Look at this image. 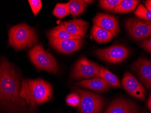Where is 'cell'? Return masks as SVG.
<instances>
[{"label": "cell", "instance_id": "8fae6325", "mask_svg": "<svg viewBox=\"0 0 151 113\" xmlns=\"http://www.w3.org/2000/svg\"><path fill=\"white\" fill-rule=\"evenodd\" d=\"M139 106L126 98H119L113 101L104 113H139Z\"/></svg>", "mask_w": 151, "mask_h": 113}, {"label": "cell", "instance_id": "9a60e30c", "mask_svg": "<svg viewBox=\"0 0 151 113\" xmlns=\"http://www.w3.org/2000/svg\"><path fill=\"white\" fill-rule=\"evenodd\" d=\"M75 85L99 92L105 91L110 87V85L105 80L102 78H95L84 80L77 82L75 83Z\"/></svg>", "mask_w": 151, "mask_h": 113}, {"label": "cell", "instance_id": "ba28073f", "mask_svg": "<svg viewBox=\"0 0 151 113\" xmlns=\"http://www.w3.org/2000/svg\"><path fill=\"white\" fill-rule=\"evenodd\" d=\"M129 53L127 48L117 45L98 49L96 51V55L101 60L106 63H117L126 59Z\"/></svg>", "mask_w": 151, "mask_h": 113}, {"label": "cell", "instance_id": "9c48e42d", "mask_svg": "<svg viewBox=\"0 0 151 113\" xmlns=\"http://www.w3.org/2000/svg\"><path fill=\"white\" fill-rule=\"evenodd\" d=\"M122 85L129 95L142 101H145L146 95L145 88L131 73L125 72L122 79Z\"/></svg>", "mask_w": 151, "mask_h": 113}, {"label": "cell", "instance_id": "4316f807", "mask_svg": "<svg viewBox=\"0 0 151 113\" xmlns=\"http://www.w3.org/2000/svg\"><path fill=\"white\" fill-rule=\"evenodd\" d=\"M147 107L148 109L151 111V95L149 96L148 101H147Z\"/></svg>", "mask_w": 151, "mask_h": 113}, {"label": "cell", "instance_id": "5bb4252c", "mask_svg": "<svg viewBox=\"0 0 151 113\" xmlns=\"http://www.w3.org/2000/svg\"><path fill=\"white\" fill-rule=\"evenodd\" d=\"M62 24L70 34L82 38L85 35L89 26L87 22L81 19L63 22Z\"/></svg>", "mask_w": 151, "mask_h": 113}, {"label": "cell", "instance_id": "484cf974", "mask_svg": "<svg viewBox=\"0 0 151 113\" xmlns=\"http://www.w3.org/2000/svg\"><path fill=\"white\" fill-rule=\"evenodd\" d=\"M140 45L146 51L151 53V37L142 41Z\"/></svg>", "mask_w": 151, "mask_h": 113}, {"label": "cell", "instance_id": "8992f818", "mask_svg": "<svg viewBox=\"0 0 151 113\" xmlns=\"http://www.w3.org/2000/svg\"><path fill=\"white\" fill-rule=\"evenodd\" d=\"M101 67L96 63L82 57L76 63L71 73L74 80L101 78Z\"/></svg>", "mask_w": 151, "mask_h": 113}, {"label": "cell", "instance_id": "7402d4cb", "mask_svg": "<svg viewBox=\"0 0 151 113\" xmlns=\"http://www.w3.org/2000/svg\"><path fill=\"white\" fill-rule=\"evenodd\" d=\"M134 14L139 19L151 22V13L142 4H139Z\"/></svg>", "mask_w": 151, "mask_h": 113}, {"label": "cell", "instance_id": "4fadbf2b", "mask_svg": "<svg viewBox=\"0 0 151 113\" xmlns=\"http://www.w3.org/2000/svg\"><path fill=\"white\" fill-rule=\"evenodd\" d=\"M93 23L95 26L101 27L111 32L114 36H116L118 33V22L113 16L107 14H97L93 19Z\"/></svg>", "mask_w": 151, "mask_h": 113}, {"label": "cell", "instance_id": "ffe728a7", "mask_svg": "<svg viewBox=\"0 0 151 113\" xmlns=\"http://www.w3.org/2000/svg\"><path fill=\"white\" fill-rule=\"evenodd\" d=\"M100 75L101 78L105 80L110 86L115 88H121L119 79L107 69L103 67H101Z\"/></svg>", "mask_w": 151, "mask_h": 113}, {"label": "cell", "instance_id": "e0dca14e", "mask_svg": "<svg viewBox=\"0 0 151 113\" xmlns=\"http://www.w3.org/2000/svg\"><path fill=\"white\" fill-rule=\"evenodd\" d=\"M49 36L55 37L62 40H81L80 36L73 35L68 32L62 24L51 30L48 34Z\"/></svg>", "mask_w": 151, "mask_h": 113}, {"label": "cell", "instance_id": "277c9868", "mask_svg": "<svg viewBox=\"0 0 151 113\" xmlns=\"http://www.w3.org/2000/svg\"><path fill=\"white\" fill-rule=\"evenodd\" d=\"M28 56L38 70L45 71L53 74L58 72V65L55 58L50 53L45 50L42 45L34 46L29 52Z\"/></svg>", "mask_w": 151, "mask_h": 113}, {"label": "cell", "instance_id": "2e32d148", "mask_svg": "<svg viewBox=\"0 0 151 113\" xmlns=\"http://www.w3.org/2000/svg\"><path fill=\"white\" fill-rule=\"evenodd\" d=\"M91 34L94 40L99 44L107 43L113 38V35L106 30L101 27L93 25Z\"/></svg>", "mask_w": 151, "mask_h": 113}, {"label": "cell", "instance_id": "d6986e66", "mask_svg": "<svg viewBox=\"0 0 151 113\" xmlns=\"http://www.w3.org/2000/svg\"><path fill=\"white\" fill-rule=\"evenodd\" d=\"M70 14L73 17H76L83 12L87 5L83 1L72 0L68 3Z\"/></svg>", "mask_w": 151, "mask_h": 113}, {"label": "cell", "instance_id": "ac0fdd59", "mask_svg": "<svg viewBox=\"0 0 151 113\" xmlns=\"http://www.w3.org/2000/svg\"><path fill=\"white\" fill-rule=\"evenodd\" d=\"M140 2L137 0H123L111 11L114 13H126L134 11Z\"/></svg>", "mask_w": 151, "mask_h": 113}, {"label": "cell", "instance_id": "603a6c76", "mask_svg": "<svg viewBox=\"0 0 151 113\" xmlns=\"http://www.w3.org/2000/svg\"><path fill=\"white\" fill-rule=\"evenodd\" d=\"M101 7L108 11H112L117 6H118L121 0H101L100 1Z\"/></svg>", "mask_w": 151, "mask_h": 113}, {"label": "cell", "instance_id": "3957f363", "mask_svg": "<svg viewBox=\"0 0 151 113\" xmlns=\"http://www.w3.org/2000/svg\"><path fill=\"white\" fill-rule=\"evenodd\" d=\"M37 43L36 31L26 24H17L9 30L8 45L16 51L30 48Z\"/></svg>", "mask_w": 151, "mask_h": 113}, {"label": "cell", "instance_id": "f1b7e54d", "mask_svg": "<svg viewBox=\"0 0 151 113\" xmlns=\"http://www.w3.org/2000/svg\"><path fill=\"white\" fill-rule=\"evenodd\" d=\"M146 2H147V3H148L149 5L151 6V0H147V1H146Z\"/></svg>", "mask_w": 151, "mask_h": 113}, {"label": "cell", "instance_id": "7a4b0ae2", "mask_svg": "<svg viewBox=\"0 0 151 113\" xmlns=\"http://www.w3.org/2000/svg\"><path fill=\"white\" fill-rule=\"evenodd\" d=\"M52 96V86L43 79H22L20 96L29 106L31 113L38 105L50 100Z\"/></svg>", "mask_w": 151, "mask_h": 113}, {"label": "cell", "instance_id": "7c38bea8", "mask_svg": "<svg viewBox=\"0 0 151 113\" xmlns=\"http://www.w3.org/2000/svg\"><path fill=\"white\" fill-rule=\"evenodd\" d=\"M50 45L61 53L69 54L78 51L82 45L81 40H62L48 35Z\"/></svg>", "mask_w": 151, "mask_h": 113}, {"label": "cell", "instance_id": "52a82bcc", "mask_svg": "<svg viewBox=\"0 0 151 113\" xmlns=\"http://www.w3.org/2000/svg\"><path fill=\"white\" fill-rule=\"evenodd\" d=\"M125 29L130 36L136 40H145L151 37V22L131 18L126 20Z\"/></svg>", "mask_w": 151, "mask_h": 113}, {"label": "cell", "instance_id": "44dd1931", "mask_svg": "<svg viewBox=\"0 0 151 113\" xmlns=\"http://www.w3.org/2000/svg\"><path fill=\"white\" fill-rule=\"evenodd\" d=\"M70 14L68 3H58L53 11L54 16L59 19H63Z\"/></svg>", "mask_w": 151, "mask_h": 113}, {"label": "cell", "instance_id": "30bf717a", "mask_svg": "<svg viewBox=\"0 0 151 113\" xmlns=\"http://www.w3.org/2000/svg\"><path fill=\"white\" fill-rule=\"evenodd\" d=\"M132 69L145 88L151 89V60L141 58L133 63Z\"/></svg>", "mask_w": 151, "mask_h": 113}, {"label": "cell", "instance_id": "83f0119b", "mask_svg": "<svg viewBox=\"0 0 151 113\" xmlns=\"http://www.w3.org/2000/svg\"><path fill=\"white\" fill-rule=\"evenodd\" d=\"M86 3H88V4H90V3H91V2H93V1H83Z\"/></svg>", "mask_w": 151, "mask_h": 113}, {"label": "cell", "instance_id": "cb8c5ba5", "mask_svg": "<svg viewBox=\"0 0 151 113\" xmlns=\"http://www.w3.org/2000/svg\"><path fill=\"white\" fill-rule=\"evenodd\" d=\"M66 102L70 107H78L80 103V97L76 92L71 93L68 95L66 99Z\"/></svg>", "mask_w": 151, "mask_h": 113}, {"label": "cell", "instance_id": "d4e9b609", "mask_svg": "<svg viewBox=\"0 0 151 113\" xmlns=\"http://www.w3.org/2000/svg\"><path fill=\"white\" fill-rule=\"evenodd\" d=\"M32 12L34 15L36 17L42 6V4L40 0H29Z\"/></svg>", "mask_w": 151, "mask_h": 113}, {"label": "cell", "instance_id": "5b68a950", "mask_svg": "<svg viewBox=\"0 0 151 113\" xmlns=\"http://www.w3.org/2000/svg\"><path fill=\"white\" fill-rule=\"evenodd\" d=\"M75 92L80 97L78 109L80 113H101L105 105V101L100 95L83 89L76 88Z\"/></svg>", "mask_w": 151, "mask_h": 113}, {"label": "cell", "instance_id": "f546056e", "mask_svg": "<svg viewBox=\"0 0 151 113\" xmlns=\"http://www.w3.org/2000/svg\"><path fill=\"white\" fill-rule=\"evenodd\" d=\"M140 113H147V112H146V111H144V110H143V111H142Z\"/></svg>", "mask_w": 151, "mask_h": 113}, {"label": "cell", "instance_id": "6da1fadb", "mask_svg": "<svg viewBox=\"0 0 151 113\" xmlns=\"http://www.w3.org/2000/svg\"><path fill=\"white\" fill-rule=\"evenodd\" d=\"M22 81L17 71L5 58L1 59L0 100L3 109L15 113H24L28 104L20 96Z\"/></svg>", "mask_w": 151, "mask_h": 113}]
</instances>
